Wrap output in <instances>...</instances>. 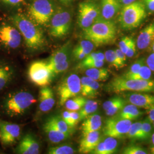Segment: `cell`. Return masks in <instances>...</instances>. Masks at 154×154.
Returning a JSON list of instances; mask_svg holds the SVG:
<instances>
[{
  "mask_svg": "<svg viewBox=\"0 0 154 154\" xmlns=\"http://www.w3.org/2000/svg\"><path fill=\"white\" fill-rule=\"evenodd\" d=\"M7 18L20 31L26 47L30 50L37 51L45 46L46 39L43 30L27 15L14 13Z\"/></svg>",
  "mask_w": 154,
  "mask_h": 154,
  "instance_id": "1",
  "label": "cell"
},
{
  "mask_svg": "<svg viewBox=\"0 0 154 154\" xmlns=\"http://www.w3.org/2000/svg\"><path fill=\"white\" fill-rule=\"evenodd\" d=\"M116 35V27L112 20L100 17L90 26L83 29V37L91 41L95 46L110 44Z\"/></svg>",
  "mask_w": 154,
  "mask_h": 154,
  "instance_id": "2",
  "label": "cell"
},
{
  "mask_svg": "<svg viewBox=\"0 0 154 154\" xmlns=\"http://www.w3.org/2000/svg\"><path fill=\"white\" fill-rule=\"evenodd\" d=\"M106 90L110 93L125 91L154 93V80H142L127 78L123 76L113 78L106 86Z\"/></svg>",
  "mask_w": 154,
  "mask_h": 154,
  "instance_id": "3",
  "label": "cell"
},
{
  "mask_svg": "<svg viewBox=\"0 0 154 154\" xmlns=\"http://www.w3.org/2000/svg\"><path fill=\"white\" fill-rule=\"evenodd\" d=\"M119 14V22L121 28L127 30L138 28L147 16L146 8L142 1L124 6Z\"/></svg>",
  "mask_w": 154,
  "mask_h": 154,
  "instance_id": "4",
  "label": "cell"
},
{
  "mask_svg": "<svg viewBox=\"0 0 154 154\" xmlns=\"http://www.w3.org/2000/svg\"><path fill=\"white\" fill-rule=\"evenodd\" d=\"M72 20V13L66 6H57L48 25L50 35L54 38L65 37L71 30Z\"/></svg>",
  "mask_w": 154,
  "mask_h": 154,
  "instance_id": "5",
  "label": "cell"
},
{
  "mask_svg": "<svg viewBox=\"0 0 154 154\" xmlns=\"http://www.w3.org/2000/svg\"><path fill=\"white\" fill-rule=\"evenodd\" d=\"M56 8L54 0H32L27 16L40 26H48Z\"/></svg>",
  "mask_w": 154,
  "mask_h": 154,
  "instance_id": "6",
  "label": "cell"
},
{
  "mask_svg": "<svg viewBox=\"0 0 154 154\" xmlns=\"http://www.w3.org/2000/svg\"><path fill=\"white\" fill-rule=\"evenodd\" d=\"M37 100L28 91H20L10 95L4 102V109L11 117L21 116Z\"/></svg>",
  "mask_w": 154,
  "mask_h": 154,
  "instance_id": "7",
  "label": "cell"
},
{
  "mask_svg": "<svg viewBox=\"0 0 154 154\" xmlns=\"http://www.w3.org/2000/svg\"><path fill=\"white\" fill-rule=\"evenodd\" d=\"M22 35L7 18L0 21V46L6 50H15L22 42Z\"/></svg>",
  "mask_w": 154,
  "mask_h": 154,
  "instance_id": "8",
  "label": "cell"
},
{
  "mask_svg": "<svg viewBox=\"0 0 154 154\" xmlns=\"http://www.w3.org/2000/svg\"><path fill=\"white\" fill-rule=\"evenodd\" d=\"M100 17V6L97 3L87 1L79 4L77 23L79 28H88Z\"/></svg>",
  "mask_w": 154,
  "mask_h": 154,
  "instance_id": "9",
  "label": "cell"
},
{
  "mask_svg": "<svg viewBox=\"0 0 154 154\" xmlns=\"http://www.w3.org/2000/svg\"><path fill=\"white\" fill-rule=\"evenodd\" d=\"M81 93V78L76 74L66 77L58 88L60 105L63 106L68 99Z\"/></svg>",
  "mask_w": 154,
  "mask_h": 154,
  "instance_id": "10",
  "label": "cell"
},
{
  "mask_svg": "<svg viewBox=\"0 0 154 154\" xmlns=\"http://www.w3.org/2000/svg\"><path fill=\"white\" fill-rule=\"evenodd\" d=\"M132 123L131 121L121 119L118 116H112L106 121L104 135L116 139L123 138L127 135Z\"/></svg>",
  "mask_w": 154,
  "mask_h": 154,
  "instance_id": "11",
  "label": "cell"
},
{
  "mask_svg": "<svg viewBox=\"0 0 154 154\" xmlns=\"http://www.w3.org/2000/svg\"><path fill=\"white\" fill-rule=\"evenodd\" d=\"M28 75L31 82L41 87L48 86L53 78L47 62L42 61H35L30 65Z\"/></svg>",
  "mask_w": 154,
  "mask_h": 154,
  "instance_id": "12",
  "label": "cell"
},
{
  "mask_svg": "<svg viewBox=\"0 0 154 154\" xmlns=\"http://www.w3.org/2000/svg\"><path fill=\"white\" fill-rule=\"evenodd\" d=\"M21 127L16 124L0 121V140L4 145H11L20 137Z\"/></svg>",
  "mask_w": 154,
  "mask_h": 154,
  "instance_id": "13",
  "label": "cell"
},
{
  "mask_svg": "<svg viewBox=\"0 0 154 154\" xmlns=\"http://www.w3.org/2000/svg\"><path fill=\"white\" fill-rule=\"evenodd\" d=\"M122 6L118 0H100V17L112 20L119 13Z\"/></svg>",
  "mask_w": 154,
  "mask_h": 154,
  "instance_id": "14",
  "label": "cell"
},
{
  "mask_svg": "<svg viewBox=\"0 0 154 154\" xmlns=\"http://www.w3.org/2000/svg\"><path fill=\"white\" fill-rule=\"evenodd\" d=\"M72 46V42L69 41L55 51L46 62L48 66L51 67L69 61Z\"/></svg>",
  "mask_w": 154,
  "mask_h": 154,
  "instance_id": "15",
  "label": "cell"
},
{
  "mask_svg": "<svg viewBox=\"0 0 154 154\" xmlns=\"http://www.w3.org/2000/svg\"><path fill=\"white\" fill-rule=\"evenodd\" d=\"M40 147L38 141L30 134L25 135L17 147V152L21 154H38Z\"/></svg>",
  "mask_w": 154,
  "mask_h": 154,
  "instance_id": "16",
  "label": "cell"
},
{
  "mask_svg": "<svg viewBox=\"0 0 154 154\" xmlns=\"http://www.w3.org/2000/svg\"><path fill=\"white\" fill-rule=\"evenodd\" d=\"M83 136L79 144V152L81 154L91 153L100 142V132L95 131Z\"/></svg>",
  "mask_w": 154,
  "mask_h": 154,
  "instance_id": "17",
  "label": "cell"
},
{
  "mask_svg": "<svg viewBox=\"0 0 154 154\" xmlns=\"http://www.w3.org/2000/svg\"><path fill=\"white\" fill-rule=\"evenodd\" d=\"M39 101V109L43 112L49 111L54 107L55 98L54 93L50 88L46 86L40 90Z\"/></svg>",
  "mask_w": 154,
  "mask_h": 154,
  "instance_id": "18",
  "label": "cell"
},
{
  "mask_svg": "<svg viewBox=\"0 0 154 154\" xmlns=\"http://www.w3.org/2000/svg\"><path fill=\"white\" fill-rule=\"evenodd\" d=\"M154 42V22L149 24L140 32L137 40V46L139 50L147 49Z\"/></svg>",
  "mask_w": 154,
  "mask_h": 154,
  "instance_id": "19",
  "label": "cell"
},
{
  "mask_svg": "<svg viewBox=\"0 0 154 154\" xmlns=\"http://www.w3.org/2000/svg\"><path fill=\"white\" fill-rule=\"evenodd\" d=\"M128 97L131 104L139 107L149 109L154 106V95L134 93L130 94Z\"/></svg>",
  "mask_w": 154,
  "mask_h": 154,
  "instance_id": "20",
  "label": "cell"
},
{
  "mask_svg": "<svg viewBox=\"0 0 154 154\" xmlns=\"http://www.w3.org/2000/svg\"><path fill=\"white\" fill-rule=\"evenodd\" d=\"M100 85L98 81L87 77L81 78V93L84 97L94 98L97 94Z\"/></svg>",
  "mask_w": 154,
  "mask_h": 154,
  "instance_id": "21",
  "label": "cell"
},
{
  "mask_svg": "<svg viewBox=\"0 0 154 154\" xmlns=\"http://www.w3.org/2000/svg\"><path fill=\"white\" fill-rule=\"evenodd\" d=\"M102 125V118L98 114L93 113L86 117L83 122L81 126L83 135L89 132L99 131Z\"/></svg>",
  "mask_w": 154,
  "mask_h": 154,
  "instance_id": "22",
  "label": "cell"
},
{
  "mask_svg": "<svg viewBox=\"0 0 154 154\" xmlns=\"http://www.w3.org/2000/svg\"><path fill=\"white\" fill-rule=\"evenodd\" d=\"M44 130L51 143H60L70 137L63 132H61L48 119H47L44 125Z\"/></svg>",
  "mask_w": 154,
  "mask_h": 154,
  "instance_id": "23",
  "label": "cell"
},
{
  "mask_svg": "<svg viewBox=\"0 0 154 154\" xmlns=\"http://www.w3.org/2000/svg\"><path fill=\"white\" fill-rule=\"evenodd\" d=\"M94 46L91 41L85 39L79 42L72 49V56L77 60H82L92 52Z\"/></svg>",
  "mask_w": 154,
  "mask_h": 154,
  "instance_id": "24",
  "label": "cell"
},
{
  "mask_svg": "<svg viewBox=\"0 0 154 154\" xmlns=\"http://www.w3.org/2000/svg\"><path fill=\"white\" fill-rule=\"evenodd\" d=\"M14 75V72L11 66L0 63V91L11 82Z\"/></svg>",
  "mask_w": 154,
  "mask_h": 154,
  "instance_id": "25",
  "label": "cell"
},
{
  "mask_svg": "<svg viewBox=\"0 0 154 154\" xmlns=\"http://www.w3.org/2000/svg\"><path fill=\"white\" fill-rule=\"evenodd\" d=\"M118 116L121 119H127L130 121L135 120L141 116V112L135 105H125V106L118 112Z\"/></svg>",
  "mask_w": 154,
  "mask_h": 154,
  "instance_id": "26",
  "label": "cell"
},
{
  "mask_svg": "<svg viewBox=\"0 0 154 154\" xmlns=\"http://www.w3.org/2000/svg\"><path fill=\"white\" fill-rule=\"evenodd\" d=\"M86 76L93 79L96 81H106L110 77V74L107 69L106 68L98 67L86 69Z\"/></svg>",
  "mask_w": 154,
  "mask_h": 154,
  "instance_id": "27",
  "label": "cell"
},
{
  "mask_svg": "<svg viewBox=\"0 0 154 154\" xmlns=\"http://www.w3.org/2000/svg\"><path fill=\"white\" fill-rule=\"evenodd\" d=\"M54 126H55L61 132L71 137L74 132V129L69 126L61 116H52L48 119Z\"/></svg>",
  "mask_w": 154,
  "mask_h": 154,
  "instance_id": "28",
  "label": "cell"
},
{
  "mask_svg": "<svg viewBox=\"0 0 154 154\" xmlns=\"http://www.w3.org/2000/svg\"><path fill=\"white\" fill-rule=\"evenodd\" d=\"M97 102L93 100H87L82 108L79 110V121H83L88 116L95 113L98 109Z\"/></svg>",
  "mask_w": 154,
  "mask_h": 154,
  "instance_id": "29",
  "label": "cell"
},
{
  "mask_svg": "<svg viewBox=\"0 0 154 154\" xmlns=\"http://www.w3.org/2000/svg\"><path fill=\"white\" fill-rule=\"evenodd\" d=\"M87 99L83 96L77 95L68 99L64 104L66 109L69 111H79L85 104Z\"/></svg>",
  "mask_w": 154,
  "mask_h": 154,
  "instance_id": "30",
  "label": "cell"
},
{
  "mask_svg": "<svg viewBox=\"0 0 154 154\" xmlns=\"http://www.w3.org/2000/svg\"><path fill=\"white\" fill-rule=\"evenodd\" d=\"M105 60L110 63V65L113 66L116 69H119L123 67L119 61L118 56L116 54L115 50H109L105 53Z\"/></svg>",
  "mask_w": 154,
  "mask_h": 154,
  "instance_id": "31",
  "label": "cell"
},
{
  "mask_svg": "<svg viewBox=\"0 0 154 154\" xmlns=\"http://www.w3.org/2000/svg\"><path fill=\"white\" fill-rule=\"evenodd\" d=\"M152 75V71L149 68L147 65L144 64L141 67L139 72L128 77H125L130 79H142V80H149L151 79Z\"/></svg>",
  "mask_w": 154,
  "mask_h": 154,
  "instance_id": "32",
  "label": "cell"
},
{
  "mask_svg": "<svg viewBox=\"0 0 154 154\" xmlns=\"http://www.w3.org/2000/svg\"><path fill=\"white\" fill-rule=\"evenodd\" d=\"M48 152L49 154H73L75 152V151L71 146L64 144L51 147Z\"/></svg>",
  "mask_w": 154,
  "mask_h": 154,
  "instance_id": "33",
  "label": "cell"
},
{
  "mask_svg": "<svg viewBox=\"0 0 154 154\" xmlns=\"http://www.w3.org/2000/svg\"><path fill=\"white\" fill-rule=\"evenodd\" d=\"M126 101L121 97H119L118 100L111 105L110 107L106 110V114L109 116H115L117 113H118L125 106Z\"/></svg>",
  "mask_w": 154,
  "mask_h": 154,
  "instance_id": "34",
  "label": "cell"
},
{
  "mask_svg": "<svg viewBox=\"0 0 154 154\" xmlns=\"http://www.w3.org/2000/svg\"><path fill=\"white\" fill-rule=\"evenodd\" d=\"M141 122L132 123L127 136L131 139L141 140Z\"/></svg>",
  "mask_w": 154,
  "mask_h": 154,
  "instance_id": "35",
  "label": "cell"
},
{
  "mask_svg": "<svg viewBox=\"0 0 154 154\" xmlns=\"http://www.w3.org/2000/svg\"><path fill=\"white\" fill-rule=\"evenodd\" d=\"M103 142L105 154H114L116 152L118 146V142L116 138L107 137Z\"/></svg>",
  "mask_w": 154,
  "mask_h": 154,
  "instance_id": "36",
  "label": "cell"
},
{
  "mask_svg": "<svg viewBox=\"0 0 154 154\" xmlns=\"http://www.w3.org/2000/svg\"><path fill=\"white\" fill-rule=\"evenodd\" d=\"M24 0H0V8L11 11L21 5Z\"/></svg>",
  "mask_w": 154,
  "mask_h": 154,
  "instance_id": "37",
  "label": "cell"
},
{
  "mask_svg": "<svg viewBox=\"0 0 154 154\" xmlns=\"http://www.w3.org/2000/svg\"><path fill=\"white\" fill-rule=\"evenodd\" d=\"M152 130V126L149 119L142 122L141 126V140H147L149 139L151 135Z\"/></svg>",
  "mask_w": 154,
  "mask_h": 154,
  "instance_id": "38",
  "label": "cell"
},
{
  "mask_svg": "<svg viewBox=\"0 0 154 154\" xmlns=\"http://www.w3.org/2000/svg\"><path fill=\"white\" fill-rule=\"evenodd\" d=\"M144 64H145L144 59H139L137 61H135L134 63H132V65L129 68L128 70L122 76L124 77H128L137 73Z\"/></svg>",
  "mask_w": 154,
  "mask_h": 154,
  "instance_id": "39",
  "label": "cell"
},
{
  "mask_svg": "<svg viewBox=\"0 0 154 154\" xmlns=\"http://www.w3.org/2000/svg\"><path fill=\"white\" fill-rule=\"evenodd\" d=\"M105 63V61H91L85 62L82 61L78 65V68L81 69H88L91 68L102 67Z\"/></svg>",
  "mask_w": 154,
  "mask_h": 154,
  "instance_id": "40",
  "label": "cell"
},
{
  "mask_svg": "<svg viewBox=\"0 0 154 154\" xmlns=\"http://www.w3.org/2000/svg\"><path fill=\"white\" fill-rule=\"evenodd\" d=\"M69 66V61H66L62 63L55 65L51 67H48L50 71L51 72L52 77L55 76L57 74H59L63 72H65Z\"/></svg>",
  "mask_w": 154,
  "mask_h": 154,
  "instance_id": "41",
  "label": "cell"
},
{
  "mask_svg": "<svg viewBox=\"0 0 154 154\" xmlns=\"http://www.w3.org/2000/svg\"><path fill=\"white\" fill-rule=\"evenodd\" d=\"M123 154H147L146 150L142 149L140 146L137 145L131 144L126 146L123 150Z\"/></svg>",
  "mask_w": 154,
  "mask_h": 154,
  "instance_id": "42",
  "label": "cell"
},
{
  "mask_svg": "<svg viewBox=\"0 0 154 154\" xmlns=\"http://www.w3.org/2000/svg\"><path fill=\"white\" fill-rule=\"evenodd\" d=\"M105 54L102 53H93L91 52L88 55H87L83 61L88 62L91 61H105Z\"/></svg>",
  "mask_w": 154,
  "mask_h": 154,
  "instance_id": "43",
  "label": "cell"
},
{
  "mask_svg": "<svg viewBox=\"0 0 154 154\" xmlns=\"http://www.w3.org/2000/svg\"><path fill=\"white\" fill-rule=\"evenodd\" d=\"M132 38L128 37H125L121 39L119 42V49L123 52L125 54L126 53L128 48L130 45Z\"/></svg>",
  "mask_w": 154,
  "mask_h": 154,
  "instance_id": "44",
  "label": "cell"
},
{
  "mask_svg": "<svg viewBox=\"0 0 154 154\" xmlns=\"http://www.w3.org/2000/svg\"><path fill=\"white\" fill-rule=\"evenodd\" d=\"M137 44L136 42H135V41L132 39L130 45L128 48V50L127 51L126 55L127 57L128 58H131L132 57H134L135 54L136 53L137 51Z\"/></svg>",
  "mask_w": 154,
  "mask_h": 154,
  "instance_id": "45",
  "label": "cell"
},
{
  "mask_svg": "<svg viewBox=\"0 0 154 154\" xmlns=\"http://www.w3.org/2000/svg\"><path fill=\"white\" fill-rule=\"evenodd\" d=\"M71 120H72V127L74 128L79 122V112L75 111H70Z\"/></svg>",
  "mask_w": 154,
  "mask_h": 154,
  "instance_id": "46",
  "label": "cell"
},
{
  "mask_svg": "<svg viewBox=\"0 0 154 154\" xmlns=\"http://www.w3.org/2000/svg\"><path fill=\"white\" fill-rule=\"evenodd\" d=\"M116 54L118 56L119 61L121 62L122 65L123 66L126 65V55L123 52H122L119 49H117L115 50Z\"/></svg>",
  "mask_w": 154,
  "mask_h": 154,
  "instance_id": "47",
  "label": "cell"
},
{
  "mask_svg": "<svg viewBox=\"0 0 154 154\" xmlns=\"http://www.w3.org/2000/svg\"><path fill=\"white\" fill-rule=\"evenodd\" d=\"M62 118L63 119V120L66 122V123L72 128H73L72 127V120H71V116H70V111L67 110L64 111L62 114Z\"/></svg>",
  "mask_w": 154,
  "mask_h": 154,
  "instance_id": "48",
  "label": "cell"
},
{
  "mask_svg": "<svg viewBox=\"0 0 154 154\" xmlns=\"http://www.w3.org/2000/svg\"><path fill=\"white\" fill-rule=\"evenodd\" d=\"M119 98V97H116L112 98L111 99L106 100L103 104V110H105V111L107 110L111 105H112L114 103H116V102L118 100Z\"/></svg>",
  "mask_w": 154,
  "mask_h": 154,
  "instance_id": "49",
  "label": "cell"
},
{
  "mask_svg": "<svg viewBox=\"0 0 154 154\" xmlns=\"http://www.w3.org/2000/svg\"><path fill=\"white\" fill-rule=\"evenodd\" d=\"M146 8L151 12H154V0H142Z\"/></svg>",
  "mask_w": 154,
  "mask_h": 154,
  "instance_id": "50",
  "label": "cell"
},
{
  "mask_svg": "<svg viewBox=\"0 0 154 154\" xmlns=\"http://www.w3.org/2000/svg\"><path fill=\"white\" fill-rule=\"evenodd\" d=\"M146 65L152 72H154V53L149 55L147 58Z\"/></svg>",
  "mask_w": 154,
  "mask_h": 154,
  "instance_id": "51",
  "label": "cell"
},
{
  "mask_svg": "<svg viewBox=\"0 0 154 154\" xmlns=\"http://www.w3.org/2000/svg\"><path fill=\"white\" fill-rule=\"evenodd\" d=\"M149 119L152 123L154 121V106L149 109Z\"/></svg>",
  "mask_w": 154,
  "mask_h": 154,
  "instance_id": "52",
  "label": "cell"
},
{
  "mask_svg": "<svg viewBox=\"0 0 154 154\" xmlns=\"http://www.w3.org/2000/svg\"><path fill=\"white\" fill-rule=\"evenodd\" d=\"M122 5L125 6L131 4L133 2L137 1V0H118Z\"/></svg>",
  "mask_w": 154,
  "mask_h": 154,
  "instance_id": "53",
  "label": "cell"
},
{
  "mask_svg": "<svg viewBox=\"0 0 154 154\" xmlns=\"http://www.w3.org/2000/svg\"><path fill=\"white\" fill-rule=\"evenodd\" d=\"M57 1H59L61 4H62V5L65 6L70 5L72 3V2L74 1V0H57Z\"/></svg>",
  "mask_w": 154,
  "mask_h": 154,
  "instance_id": "54",
  "label": "cell"
},
{
  "mask_svg": "<svg viewBox=\"0 0 154 154\" xmlns=\"http://www.w3.org/2000/svg\"><path fill=\"white\" fill-rule=\"evenodd\" d=\"M151 154H154V133L151 135V145L150 147Z\"/></svg>",
  "mask_w": 154,
  "mask_h": 154,
  "instance_id": "55",
  "label": "cell"
},
{
  "mask_svg": "<svg viewBox=\"0 0 154 154\" xmlns=\"http://www.w3.org/2000/svg\"><path fill=\"white\" fill-rule=\"evenodd\" d=\"M151 50H152V51H153L154 53V42L152 44V45H151Z\"/></svg>",
  "mask_w": 154,
  "mask_h": 154,
  "instance_id": "56",
  "label": "cell"
}]
</instances>
